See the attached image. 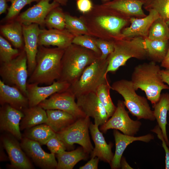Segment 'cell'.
Masks as SVG:
<instances>
[{"instance_id": "30", "label": "cell", "mask_w": 169, "mask_h": 169, "mask_svg": "<svg viewBox=\"0 0 169 169\" xmlns=\"http://www.w3.org/2000/svg\"><path fill=\"white\" fill-rule=\"evenodd\" d=\"M147 57L151 61L161 63L169 48V40H152L144 38Z\"/></svg>"}, {"instance_id": "53", "label": "cell", "mask_w": 169, "mask_h": 169, "mask_svg": "<svg viewBox=\"0 0 169 169\" xmlns=\"http://www.w3.org/2000/svg\"><path fill=\"white\" fill-rule=\"evenodd\" d=\"M141 0L145 2L146 1V0Z\"/></svg>"}, {"instance_id": "10", "label": "cell", "mask_w": 169, "mask_h": 169, "mask_svg": "<svg viewBox=\"0 0 169 169\" xmlns=\"http://www.w3.org/2000/svg\"><path fill=\"white\" fill-rule=\"evenodd\" d=\"M125 107L123 101L119 100L115 111L111 118L100 126V131L105 133L109 129H114L124 134L134 136L139 131L141 123L138 120L131 119Z\"/></svg>"}, {"instance_id": "29", "label": "cell", "mask_w": 169, "mask_h": 169, "mask_svg": "<svg viewBox=\"0 0 169 169\" xmlns=\"http://www.w3.org/2000/svg\"><path fill=\"white\" fill-rule=\"evenodd\" d=\"M88 154L82 147L71 151H64L56 154L58 160L56 169H72L79 161L86 159Z\"/></svg>"}, {"instance_id": "26", "label": "cell", "mask_w": 169, "mask_h": 169, "mask_svg": "<svg viewBox=\"0 0 169 169\" xmlns=\"http://www.w3.org/2000/svg\"><path fill=\"white\" fill-rule=\"evenodd\" d=\"M22 111L24 116L20 122L21 131L27 130L46 122L47 117L46 110L38 105L29 107Z\"/></svg>"}, {"instance_id": "16", "label": "cell", "mask_w": 169, "mask_h": 169, "mask_svg": "<svg viewBox=\"0 0 169 169\" xmlns=\"http://www.w3.org/2000/svg\"><path fill=\"white\" fill-rule=\"evenodd\" d=\"M36 83H27L26 96L29 107L38 105L53 94L68 90L71 85L67 82L58 80L45 86H39Z\"/></svg>"}, {"instance_id": "52", "label": "cell", "mask_w": 169, "mask_h": 169, "mask_svg": "<svg viewBox=\"0 0 169 169\" xmlns=\"http://www.w3.org/2000/svg\"><path fill=\"white\" fill-rule=\"evenodd\" d=\"M102 0L104 2H108V1L109 0Z\"/></svg>"}, {"instance_id": "28", "label": "cell", "mask_w": 169, "mask_h": 169, "mask_svg": "<svg viewBox=\"0 0 169 169\" xmlns=\"http://www.w3.org/2000/svg\"><path fill=\"white\" fill-rule=\"evenodd\" d=\"M153 108L154 115L158 125L161 130L167 145L169 146L166 131L167 117L169 111V94L167 93L161 94L159 101L153 105Z\"/></svg>"}, {"instance_id": "20", "label": "cell", "mask_w": 169, "mask_h": 169, "mask_svg": "<svg viewBox=\"0 0 169 169\" xmlns=\"http://www.w3.org/2000/svg\"><path fill=\"white\" fill-rule=\"evenodd\" d=\"M148 12V15L143 18L131 17V25L122 30L121 38L137 36L147 38L151 25L156 19L160 17L155 11L151 10Z\"/></svg>"}, {"instance_id": "44", "label": "cell", "mask_w": 169, "mask_h": 169, "mask_svg": "<svg viewBox=\"0 0 169 169\" xmlns=\"http://www.w3.org/2000/svg\"><path fill=\"white\" fill-rule=\"evenodd\" d=\"M100 159L97 157H91V159L79 169H97Z\"/></svg>"}, {"instance_id": "38", "label": "cell", "mask_w": 169, "mask_h": 169, "mask_svg": "<svg viewBox=\"0 0 169 169\" xmlns=\"http://www.w3.org/2000/svg\"><path fill=\"white\" fill-rule=\"evenodd\" d=\"M40 0H7L10 2V6L8 9V13L3 21L8 22L15 19L19 14L21 10L26 5L32 3L39 2Z\"/></svg>"}, {"instance_id": "6", "label": "cell", "mask_w": 169, "mask_h": 169, "mask_svg": "<svg viewBox=\"0 0 169 169\" xmlns=\"http://www.w3.org/2000/svg\"><path fill=\"white\" fill-rule=\"evenodd\" d=\"M111 89L122 96L125 106L138 120H156L153 111L151 110L147 99L136 94L131 80L121 79L115 81L111 85Z\"/></svg>"}, {"instance_id": "27", "label": "cell", "mask_w": 169, "mask_h": 169, "mask_svg": "<svg viewBox=\"0 0 169 169\" xmlns=\"http://www.w3.org/2000/svg\"><path fill=\"white\" fill-rule=\"evenodd\" d=\"M2 25L1 34L9 40L15 48L20 50L24 48L22 24L14 20Z\"/></svg>"}, {"instance_id": "17", "label": "cell", "mask_w": 169, "mask_h": 169, "mask_svg": "<svg viewBox=\"0 0 169 169\" xmlns=\"http://www.w3.org/2000/svg\"><path fill=\"white\" fill-rule=\"evenodd\" d=\"M24 43V49L27 59L28 69L29 76L36 66V59L38 49V38L40 29L36 23L22 24Z\"/></svg>"}, {"instance_id": "50", "label": "cell", "mask_w": 169, "mask_h": 169, "mask_svg": "<svg viewBox=\"0 0 169 169\" xmlns=\"http://www.w3.org/2000/svg\"><path fill=\"white\" fill-rule=\"evenodd\" d=\"M59 3L60 5L62 6H66L68 0H53Z\"/></svg>"}, {"instance_id": "51", "label": "cell", "mask_w": 169, "mask_h": 169, "mask_svg": "<svg viewBox=\"0 0 169 169\" xmlns=\"http://www.w3.org/2000/svg\"><path fill=\"white\" fill-rule=\"evenodd\" d=\"M168 25L169 28V20L166 21Z\"/></svg>"}, {"instance_id": "2", "label": "cell", "mask_w": 169, "mask_h": 169, "mask_svg": "<svg viewBox=\"0 0 169 169\" xmlns=\"http://www.w3.org/2000/svg\"><path fill=\"white\" fill-rule=\"evenodd\" d=\"M65 49L39 46L36 66L27 83L49 85L58 80L60 75L61 59Z\"/></svg>"}, {"instance_id": "43", "label": "cell", "mask_w": 169, "mask_h": 169, "mask_svg": "<svg viewBox=\"0 0 169 169\" xmlns=\"http://www.w3.org/2000/svg\"><path fill=\"white\" fill-rule=\"evenodd\" d=\"M76 5L78 10L83 14L90 12L94 6L91 0H77Z\"/></svg>"}, {"instance_id": "4", "label": "cell", "mask_w": 169, "mask_h": 169, "mask_svg": "<svg viewBox=\"0 0 169 169\" xmlns=\"http://www.w3.org/2000/svg\"><path fill=\"white\" fill-rule=\"evenodd\" d=\"M161 70L156 62L151 61L135 66L131 75V81L135 90L140 89L144 91L153 105L159 101L161 91L169 89L162 80Z\"/></svg>"}, {"instance_id": "47", "label": "cell", "mask_w": 169, "mask_h": 169, "mask_svg": "<svg viewBox=\"0 0 169 169\" xmlns=\"http://www.w3.org/2000/svg\"><path fill=\"white\" fill-rule=\"evenodd\" d=\"M161 66L166 69H169V48L167 53L161 62Z\"/></svg>"}, {"instance_id": "25", "label": "cell", "mask_w": 169, "mask_h": 169, "mask_svg": "<svg viewBox=\"0 0 169 169\" xmlns=\"http://www.w3.org/2000/svg\"><path fill=\"white\" fill-rule=\"evenodd\" d=\"M47 119L45 123L56 133L64 130L77 119L71 114L59 110H48Z\"/></svg>"}, {"instance_id": "5", "label": "cell", "mask_w": 169, "mask_h": 169, "mask_svg": "<svg viewBox=\"0 0 169 169\" xmlns=\"http://www.w3.org/2000/svg\"><path fill=\"white\" fill-rule=\"evenodd\" d=\"M147 57L144 38L137 36L120 38L114 40V49L107 58L108 65L106 74L115 72L125 65L130 59H143Z\"/></svg>"}, {"instance_id": "48", "label": "cell", "mask_w": 169, "mask_h": 169, "mask_svg": "<svg viewBox=\"0 0 169 169\" xmlns=\"http://www.w3.org/2000/svg\"><path fill=\"white\" fill-rule=\"evenodd\" d=\"M120 168L122 169H133L127 162L125 158L122 156L120 162Z\"/></svg>"}, {"instance_id": "7", "label": "cell", "mask_w": 169, "mask_h": 169, "mask_svg": "<svg viewBox=\"0 0 169 169\" xmlns=\"http://www.w3.org/2000/svg\"><path fill=\"white\" fill-rule=\"evenodd\" d=\"M108 65L107 58L100 57L84 70L79 79L71 84L68 89L76 97L78 96L95 91L101 84L108 82L106 72Z\"/></svg>"}, {"instance_id": "21", "label": "cell", "mask_w": 169, "mask_h": 169, "mask_svg": "<svg viewBox=\"0 0 169 169\" xmlns=\"http://www.w3.org/2000/svg\"><path fill=\"white\" fill-rule=\"evenodd\" d=\"M115 150L113 158L110 164L112 169L120 168V162L123 154L127 147L131 143L136 141H140L148 143L154 138L151 134L138 137L130 136L120 133L117 130L114 131Z\"/></svg>"}, {"instance_id": "9", "label": "cell", "mask_w": 169, "mask_h": 169, "mask_svg": "<svg viewBox=\"0 0 169 169\" xmlns=\"http://www.w3.org/2000/svg\"><path fill=\"white\" fill-rule=\"evenodd\" d=\"M90 123L88 116L77 119L64 130L56 133V136L64 143L66 148L78 144L89 154L94 149L89 135Z\"/></svg>"}, {"instance_id": "19", "label": "cell", "mask_w": 169, "mask_h": 169, "mask_svg": "<svg viewBox=\"0 0 169 169\" xmlns=\"http://www.w3.org/2000/svg\"><path fill=\"white\" fill-rule=\"evenodd\" d=\"M75 36L66 28L40 29L38 38V45H53L65 49L72 43Z\"/></svg>"}, {"instance_id": "35", "label": "cell", "mask_w": 169, "mask_h": 169, "mask_svg": "<svg viewBox=\"0 0 169 169\" xmlns=\"http://www.w3.org/2000/svg\"><path fill=\"white\" fill-rule=\"evenodd\" d=\"M65 13L59 6L51 10L47 16L45 25L48 29H63L65 28Z\"/></svg>"}, {"instance_id": "13", "label": "cell", "mask_w": 169, "mask_h": 169, "mask_svg": "<svg viewBox=\"0 0 169 169\" xmlns=\"http://www.w3.org/2000/svg\"><path fill=\"white\" fill-rule=\"evenodd\" d=\"M21 146L28 157L38 166L43 169L56 168L57 162L55 154L45 152L38 142L23 137Z\"/></svg>"}, {"instance_id": "34", "label": "cell", "mask_w": 169, "mask_h": 169, "mask_svg": "<svg viewBox=\"0 0 169 169\" xmlns=\"http://www.w3.org/2000/svg\"><path fill=\"white\" fill-rule=\"evenodd\" d=\"M65 28L74 36L86 34L90 35L83 19L65 13Z\"/></svg>"}, {"instance_id": "45", "label": "cell", "mask_w": 169, "mask_h": 169, "mask_svg": "<svg viewBox=\"0 0 169 169\" xmlns=\"http://www.w3.org/2000/svg\"><path fill=\"white\" fill-rule=\"evenodd\" d=\"M161 74L163 81L167 84L169 87V69L161 70Z\"/></svg>"}, {"instance_id": "33", "label": "cell", "mask_w": 169, "mask_h": 169, "mask_svg": "<svg viewBox=\"0 0 169 169\" xmlns=\"http://www.w3.org/2000/svg\"><path fill=\"white\" fill-rule=\"evenodd\" d=\"M111 85L109 82L103 84L97 88L95 93L107 113L109 118L111 117L116 109L110 95Z\"/></svg>"}, {"instance_id": "36", "label": "cell", "mask_w": 169, "mask_h": 169, "mask_svg": "<svg viewBox=\"0 0 169 169\" xmlns=\"http://www.w3.org/2000/svg\"><path fill=\"white\" fill-rule=\"evenodd\" d=\"M143 6L148 11H155L166 21L169 20V0H146Z\"/></svg>"}, {"instance_id": "40", "label": "cell", "mask_w": 169, "mask_h": 169, "mask_svg": "<svg viewBox=\"0 0 169 169\" xmlns=\"http://www.w3.org/2000/svg\"><path fill=\"white\" fill-rule=\"evenodd\" d=\"M96 43L97 47L101 52L100 58L102 59H107L114 50V40L96 38Z\"/></svg>"}, {"instance_id": "22", "label": "cell", "mask_w": 169, "mask_h": 169, "mask_svg": "<svg viewBox=\"0 0 169 169\" xmlns=\"http://www.w3.org/2000/svg\"><path fill=\"white\" fill-rule=\"evenodd\" d=\"M98 126L96 124L90 122L89 129L95 145V147L90 153V157H97L100 160L110 164L114 156L112 151L113 144L106 143Z\"/></svg>"}, {"instance_id": "23", "label": "cell", "mask_w": 169, "mask_h": 169, "mask_svg": "<svg viewBox=\"0 0 169 169\" xmlns=\"http://www.w3.org/2000/svg\"><path fill=\"white\" fill-rule=\"evenodd\" d=\"M0 103L1 105L8 104L22 111L29 107L28 101L17 87L5 83L0 80Z\"/></svg>"}, {"instance_id": "14", "label": "cell", "mask_w": 169, "mask_h": 169, "mask_svg": "<svg viewBox=\"0 0 169 169\" xmlns=\"http://www.w3.org/2000/svg\"><path fill=\"white\" fill-rule=\"evenodd\" d=\"M79 107L86 116L94 120V123L101 126L109 118L104 107L95 92H90L76 97Z\"/></svg>"}, {"instance_id": "3", "label": "cell", "mask_w": 169, "mask_h": 169, "mask_svg": "<svg viewBox=\"0 0 169 169\" xmlns=\"http://www.w3.org/2000/svg\"><path fill=\"white\" fill-rule=\"evenodd\" d=\"M100 57L92 50L72 44L65 49L61 59L60 75L57 80L73 84L86 68Z\"/></svg>"}, {"instance_id": "37", "label": "cell", "mask_w": 169, "mask_h": 169, "mask_svg": "<svg viewBox=\"0 0 169 169\" xmlns=\"http://www.w3.org/2000/svg\"><path fill=\"white\" fill-rule=\"evenodd\" d=\"M21 50L13 49L8 41L0 36V61L1 63L9 62L16 57Z\"/></svg>"}, {"instance_id": "18", "label": "cell", "mask_w": 169, "mask_h": 169, "mask_svg": "<svg viewBox=\"0 0 169 169\" xmlns=\"http://www.w3.org/2000/svg\"><path fill=\"white\" fill-rule=\"evenodd\" d=\"M24 116L22 111L8 104L2 105L0 109V129L10 133L18 140L23 138L20 132V120Z\"/></svg>"}, {"instance_id": "31", "label": "cell", "mask_w": 169, "mask_h": 169, "mask_svg": "<svg viewBox=\"0 0 169 169\" xmlns=\"http://www.w3.org/2000/svg\"><path fill=\"white\" fill-rule=\"evenodd\" d=\"M56 135V133L49 126L46 124H42L25 130L23 137L44 145H46L51 138Z\"/></svg>"}, {"instance_id": "41", "label": "cell", "mask_w": 169, "mask_h": 169, "mask_svg": "<svg viewBox=\"0 0 169 169\" xmlns=\"http://www.w3.org/2000/svg\"><path fill=\"white\" fill-rule=\"evenodd\" d=\"M46 145L51 152L55 154L65 151L67 148L64 143L57 136L56 134L48 141Z\"/></svg>"}, {"instance_id": "32", "label": "cell", "mask_w": 169, "mask_h": 169, "mask_svg": "<svg viewBox=\"0 0 169 169\" xmlns=\"http://www.w3.org/2000/svg\"><path fill=\"white\" fill-rule=\"evenodd\" d=\"M147 38L152 40H169V28L166 21L159 17L152 23Z\"/></svg>"}, {"instance_id": "15", "label": "cell", "mask_w": 169, "mask_h": 169, "mask_svg": "<svg viewBox=\"0 0 169 169\" xmlns=\"http://www.w3.org/2000/svg\"><path fill=\"white\" fill-rule=\"evenodd\" d=\"M50 0H40L36 5L19 14L15 20L24 24L36 23L43 28L47 16L53 9L60 5L54 1L50 3Z\"/></svg>"}, {"instance_id": "8", "label": "cell", "mask_w": 169, "mask_h": 169, "mask_svg": "<svg viewBox=\"0 0 169 169\" xmlns=\"http://www.w3.org/2000/svg\"><path fill=\"white\" fill-rule=\"evenodd\" d=\"M28 75L27 59L24 49L11 61L1 63L0 75L6 84L16 87L26 96V85Z\"/></svg>"}, {"instance_id": "49", "label": "cell", "mask_w": 169, "mask_h": 169, "mask_svg": "<svg viewBox=\"0 0 169 169\" xmlns=\"http://www.w3.org/2000/svg\"><path fill=\"white\" fill-rule=\"evenodd\" d=\"M4 149L3 146L0 142V161H7L8 158L7 156L5 154L3 150Z\"/></svg>"}, {"instance_id": "24", "label": "cell", "mask_w": 169, "mask_h": 169, "mask_svg": "<svg viewBox=\"0 0 169 169\" xmlns=\"http://www.w3.org/2000/svg\"><path fill=\"white\" fill-rule=\"evenodd\" d=\"M145 2L141 0H113L103 4L127 17L140 18L146 16L142 8Z\"/></svg>"}, {"instance_id": "54", "label": "cell", "mask_w": 169, "mask_h": 169, "mask_svg": "<svg viewBox=\"0 0 169 169\" xmlns=\"http://www.w3.org/2000/svg\"><path fill=\"white\" fill-rule=\"evenodd\" d=\"M168 115L169 116V111L168 112Z\"/></svg>"}, {"instance_id": "12", "label": "cell", "mask_w": 169, "mask_h": 169, "mask_svg": "<svg viewBox=\"0 0 169 169\" xmlns=\"http://www.w3.org/2000/svg\"><path fill=\"white\" fill-rule=\"evenodd\" d=\"M16 137L7 133L1 137L0 142L8 154L10 167L17 169H32L33 166Z\"/></svg>"}, {"instance_id": "42", "label": "cell", "mask_w": 169, "mask_h": 169, "mask_svg": "<svg viewBox=\"0 0 169 169\" xmlns=\"http://www.w3.org/2000/svg\"><path fill=\"white\" fill-rule=\"evenodd\" d=\"M151 131L156 133L158 138L162 141V146L164 149L166 154L165 168L169 169V149L163 136L161 130L157 125Z\"/></svg>"}, {"instance_id": "39", "label": "cell", "mask_w": 169, "mask_h": 169, "mask_svg": "<svg viewBox=\"0 0 169 169\" xmlns=\"http://www.w3.org/2000/svg\"><path fill=\"white\" fill-rule=\"evenodd\" d=\"M96 40L92 36L81 35L75 36L72 43L92 50L100 57L101 52L96 45Z\"/></svg>"}, {"instance_id": "11", "label": "cell", "mask_w": 169, "mask_h": 169, "mask_svg": "<svg viewBox=\"0 0 169 169\" xmlns=\"http://www.w3.org/2000/svg\"><path fill=\"white\" fill-rule=\"evenodd\" d=\"M76 97L69 89L55 93L40 103L39 106L45 110H59L68 112L77 119L86 115L75 101Z\"/></svg>"}, {"instance_id": "46", "label": "cell", "mask_w": 169, "mask_h": 169, "mask_svg": "<svg viewBox=\"0 0 169 169\" xmlns=\"http://www.w3.org/2000/svg\"><path fill=\"white\" fill-rule=\"evenodd\" d=\"M7 0H0V14L6 12L8 8Z\"/></svg>"}, {"instance_id": "1", "label": "cell", "mask_w": 169, "mask_h": 169, "mask_svg": "<svg viewBox=\"0 0 169 169\" xmlns=\"http://www.w3.org/2000/svg\"><path fill=\"white\" fill-rule=\"evenodd\" d=\"M80 17L91 36L108 40L121 38L122 30L130 18L103 4L94 6L90 12Z\"/></svg>"}]
</instances>
